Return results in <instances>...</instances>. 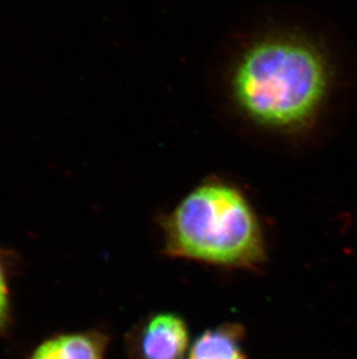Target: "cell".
Listing matches in <instances>:
<instances>
[{
  "mask_svg": "<svg viewBox=\"0 0 357 359\" xmlns=\"http://www.w3.org/2000/svg\"><path fill=\"white\" fill-rule=\"evenodd\" d=\"M333 84V65L321 44L284 33L247 44L229 77L237 111L256 127L280 134L314 127Z\"/></svg>",
  "mask_w": 357,
  "mask_h": 359,
  "instance_id": "1",
  "label": "cell"
},
{
  "mask_svg": "<svg viewBox=\"0 0 357 359\" xmlns=\"http://www.w3.org/2000/svg\"><path fill=\"white\" fill-rule=\"evenodd\" d=\"M166 251L227 268H255L266 258L259 217L243 191L220 180L194 187L164 217Z\"/></svg>",
  "mask_w": 357,
  "mask_h": 359,
  "instance_id": "2",
  "label": "cell"
},
{
  "mask_svg": "<svg viewBox=\"0 0 357 359\" xmlns=\"http://www.w3.org/2000/svg\"><path fill=\"white\" fill-rule=\"evenodd\" d=\"M188 329L176 314L152 316L135 336L134 351L139 359H181L188 348Z\"/></svg>",
  "mask_w": 357,
  "mask_h": 359,
  "instance_id": "3",
  "label": "cell"
},
{
  "mask_svg": "<svg viewBox=\"0 0 357 359\" xmlns=\"http://www.w3.org/2000/svg\"><path fill=\"white\" fill-rule=\"evenodd\" d=\"M108 337L98 330L66 332L46 339L26 359H105Z\"/></svg>",
  "mask_w": 357,
  "mask_h": 359,
  "instance_id": "4",
  "label": "cell"
},
{
  "mask_svg": "<svg viewBox=\"0 0 357 359\" xmlns=\"http://www.w3.org/2000/svg\"><path fill=\"white\" fill-rule=\"evenodd\" d=\"M243 334L237 325L210 329L196 339L189 359H246L241 346Z\"/></svg>",
  "mask_w": 357,
  "mask_h": 359,
  "instance_id": "5",
  "label": "cell"
},
{
  "mask_svg": "<svg viewBox=\"0 0 357 359\" xmlns=\"http://www.w3.org/2000/svg\"><path fill=\"white\" fill-rule=\"evenodd\" d=\"M10 322V259L3 250H0V335L6 332Z\"/></svg>",
  "mask_w": 357,
  "mask_h": 359,
  "instance_id": "6",
  "label": "cell"
}]
</instances>
